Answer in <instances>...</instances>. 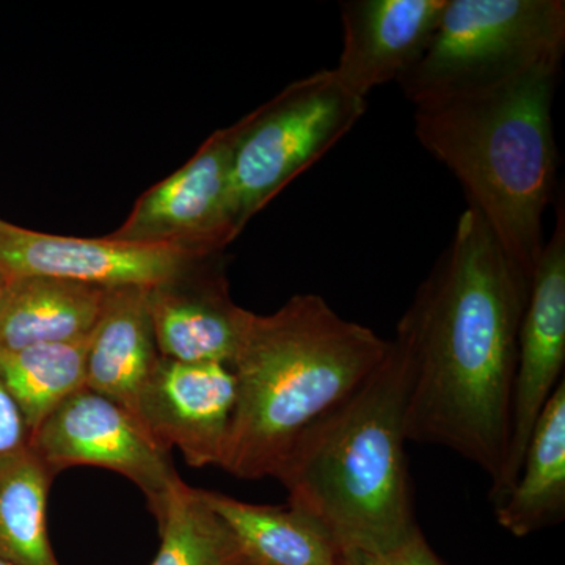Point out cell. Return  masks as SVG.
Instances as JSON below:
<instances>
[{
    "mask_svg": "<svg viewBox=\"0 0 565 565\" xmlns=\"http://www.w3.org/2000/svg\"><path fill=\"white\" fill-rule=\"evenodd\" d=\"M531 277L467 207L419 285L394 340L411 363L408 441L441 446L490 478L503 473L512 386Z\"/></svg>",
    "mask_w": 565,
    "mask_h": 565,
    "instance_id": "6da1fadb",
    "label": "cell"
},
{
    "mask_svg": "<svg viewBox=\"0 0 565 565\" xmlns=\"http://www.w3.org/2000/svg\"><path fill=\"white\" fill-rule=\"evenodd\" d=\"M408 394L407 353L390 340L370 377L297 438L275 475L288 504L341 552H388L422 531L405 449Z\"/></svg>",
    "mask_w": 565,
    "mask_h": 565,
    "instance_id": "7a4b0ae2",
    "label": "cell"
},
{
    "mask_svg": "<svg viewBox=\"0 0 565 565\" xmlns=\"http://www.w3.org/2000/svg\"><path fill=\"white\" fill-rule=\"evenodd\" d=\"M388 348L316 294H297L269 316L250 311L232 364L237 404L221 468L275 478L297 438L355 392Z\"/></svg>",
    "mask_w": 565,
    "mask_h": 565,
    "instance_id": "3957f363",
    "label": "cell"
},
{
    "mask_svg": "<svg viewBox=\"0 0 565 565\" xmlns=\"http://www.w3.org/2000/svg\"><path fill=\"white\" fill-rule=\"evenodd\" d=\"M561 63L478 95L416 107L415 134L448 167L503 250L527 275L544 248L556 185L553 98Z\"/></svg>",
    "mask_w": 565,
    "mask_h": 565,
    "instance_id": "277c9868",
    "label": "cell"
},
{
    "mask_svg": "<svg viewBox=\"0 0 565 565\" xmlns=\"http://www.w3.org/2000/svg\"><path fill=\"white\" fill-rule=\"evenodd\" d=\"M563 0H446L433 39L397 84L416 107L478 95L563 62Z\"/></svg>",
    "mask_w": 565,
    "mask_h": 565,
    "instance_id": "5b68a950",
    "label": "cell"
},
{
    "mask_svg": "<svg viewBox=\"0 0 565 565\" xmlns=\"http://www.w3.org/2000/svg\"><path fill=\"white\" fill-rule=\"evenodd\" d=\"M366 111L321 70L292 82L273 102L237 121L232 210L237 232L300 173L322 159Z\"/></svg>",
    "mask_w": 565,
    "mask_h": 565,
    "instance_id": "8992f818",
    "label": "cell"
},
{
    "mask_svg": "<svg viewBox=\"0 0 565 565\" xmlns=\"http://www.w3.org/2000/svg\"><path fill=\"white\" fill-rule=\"evenodd\" d=\"M31 448L55 476L81 465L125 476L143 492L154 519L182 481L172 452L156 444L128 408L87 386L33 430Z\"/></svg>",
    "mask_w": 565,
    "mask_h": 565,
    "instance_id": "52a82bcc",
    "label": "cell"
},
{
    "mask_svg": "<svg viewBox=\"0 0 565 565\" xmlns=\"http://www.w3.org/2000/svg\"><path fill=\"white\" fill-rule=\"evenodd\" d=\"M237 132L236 122L212 134L191 161L140 196L111 239L221 253L239 234L232 210Z\"/></svg>",
    "mask_w": 565,
    "mask_h": 565,
    "instance_id": "ba28073f",
    "label": "cell"
},
{
    "mask_svg": "<svg viewBox=\"0 0 565 565\" xmlns=\"http://www.w3.org/2000/svg\"><path fill=\"white\" fill-rule=\"evenodd\" d=\"M565 366V210L556 206L555 228L545 241L533 277L516 343L512 386L511 438L503 473L490 487L493 509L514 487L535 422L557 386Z\"/></svg>",
    "mask_w": 565,
    "mask_h": 565,
    "instance_id": "9c48e42d",
    "label": "cell"
},
{
    "mask_svg": "<svg viewBox=\"0 0 565 565\" xmlns=\"http://www.w3.org/2000/svg\"><path fill=\"white\" fill-rule=\"evenodd\" d=\"M218 255V253H217ZM212 255L111 239L57 236L0 221V273L10 280L47 277L99 288L152 286L173 280Z\"/></svg>",
    "mask_w": 565,
    "mask_h": 565,
    "instance_id": "30bf717a",
    "label": "cell"
},
{
    "mask_svg": "<svg viewBox=\"0 0 565 565\" xmlns=\"http://www.w3.org/2000/svg\"><path fill=\"white\" fill-rule=\"evenodd\" d=\"M236 404L237 381L228 364L161 356L132 415L156 444L170 452L180 449L191 467H222Z\"/></svg>",
    "mask_w": 565,
    "mask_h": 565,
    "instance_id": "8fae6325",
    "label": "cell"
},
{
    "mask_svg": "<svg viewBox=\"0 0 565 565\" xmlns=\"http://www.w3.org/2000/svg\"><path fill=\"white\" fill-rule=\"evenodd\" d=\"M218 255L148 291L156 344L163 359L228 366L236 359L250 311L234 303L217 266Z\"/></svg>",
    "mask_w": 565,
    "mask_h": 565,
    "instance_id": "7c38bea8",
    "label": "cell"
},
{
    "mask_svg": "<svg viewBox=\"0 0 565 565\" xmlns=\"http://www.w3.org/2000/svg\"><path fill=\"white\" fill-rule=\"evenodd\" d=\"M446 0H348L341 2L343 51L334 79L349 95L366 99L397 81L433 39Z\"/></svg>",
    "mask_w": 565,
    "mask_h": 565,
    "instance_id": "4fadbf2b",
    "label": "cell"
},
{
    "mask_svg": "<svg viewBox=\"0 0 565 565\" xmlns=\"http://www.w3.org/2000/svg\"><path fill=\"white\" fill-rule=\"evenodd\" d=\"M145 286L107 289L88 337L87 388L132 414L137 394L161 359Z\"/></svg>",
    "mask_w": 565,
    "mask_h": 565,
    "instance_id": "5bb4252c",
    "label": "cell"
},
{
    "mask_svg": "<svg viewBox=\"0 0 565 565\" xmlns=\"http://www.w3.org/2000/svg\"><path fill=\"white\" fill-rule=\"evenodd\" d=\"M107 288L47 277L9 281L0 300V352L90 337Z\"/></svg>",
    "mask_w": 565,
    "mask_h": 565,
    "instance_id": "9a60e30c",
    "label": "cell"
},
{
    "mask_svg": "<svg viewBox=\"0 0 565 565\" xmlns=\"http://www.w3.org/2000/svg\"><path fill=\"white\" fill-rule=\"evenodd\" d=\"M498 525L515 537L537 533L565 516V382L539 416L514 487L493 509Z\"/></svg>",
    "mask_w": 565,
    "mask_h": 565,
    "instance_id": "2e32d148",
    "label": "cell"
},
{
    "mask_svg": "<svg viewBox=\"0 0 565 565\" xmlns=\"http://www.w3.org/2000/svg\"><path fill=\"white\" fill-rule=\"evenodd\" d=\"M256 565H338L341 550L332 534L292 505L245 503L203 490Z\"/></svg>",
    "mask_w": 565,
    "mask_h": 565,
    "instance_id": "e0dca14e",
    "label": "cell"
},
{
    "mask_svg": "<svg viewBox=\"0 0 565 565\" xmlns=\"http://www.w3.org/2000/svg\"><path fill=\"white\" fill-rule=\"evenodd\" d=\"M54 478L31 446L0 459V559L13 565H61L46 520Z\"/></svg>",
    "mask_w": 565,
    "mask_h": 565,
    "instance_id": "ac0fdd59",
    "label": "cell"
},
{
    "mask_svg": "<svg viewBox=\"0 0 565 565\" xmlns=\"http://www.w3.org/2000/svg\"><path fill=\"white\" fill-rule=\"evenodd\" d=\"M88 337L0 352V381L31 433L74 393L87 386Z\"/></svg>",
    "mask_w": 565,
    "mask_h": 565,
    "instance_id": "d6986e66",
    "label": "cell"
},
{
    "mask_svg": "<svg viewBox=\"0 0 565 565\" xmlns=\"http://www.w3.org/2000/svg\"><path fill=\"white\" fill-rule=\"evenodd\" d=\"M161 546L150 565H256L239 539L204 500L181 481L156 516Z\"/></svg>",
    "mask_w": 565,
    "mask_h": 565,
    "instance_id": "ffe728a7",
    "label": "cell"
},
{
    "mask_svg": "<svg viewBox=\"0 0 565 565\" xmlns=\"http://www.w3.org/2000/svg\"><path fill=\"white\" fill-rule=\"evenodd\" d=\"M338 565H445L427 544L423 531L403 545L382 553L341 552Z\"/></svg>",
    "mask_w": 565,
    "mask_h": 565,
    "instance_id": "44dd1931",
    "label": "cell"
},
{
    "mask_svg": "<svg viewBox=\"0 0 565 565\" xmlns=\"http://www.w3.org/2000/svg\"><path fill=\"white\" fill-rule=\"evenodd\" d=\"M32 433L20 407L0 381V459L31 446Z\"/></svg>",
    "mask_w": 565,
    "mask_h": 565,
    "instance_id": "7402d4cb",
    "label": "cell"
},
{
    "mask_svg": "<svg viewBox=\"0 0 565 565\" xmlns=\"http://www.w3.org/2000/svg\"><path fill=\"white\" fill-rule=\"evenodd\" d=\"M7 286H9V278L0 273V300H2L3 294L7 291Z\"/></svg>",
    "mask_w": 565,
    "mask_h": 565,
    "instance_id": "603a6c76",
    "label": "cell"
},
{
    "mask_svg": "<svg viewBox=\"0 0 565 565\" xmlns=\"http://www.w3.org/2000/svg\"><path fill=\"white\" fill-rule=\"evenodd\" d=\"M0 565H13V564H10V563H7V561L0 559Z\"/></svg>",
    "mask_w": 565,
    "mask_h": 565,
    "instance_id": "cb8c5ba5",
    "label": "cell"
}]
</instances>
